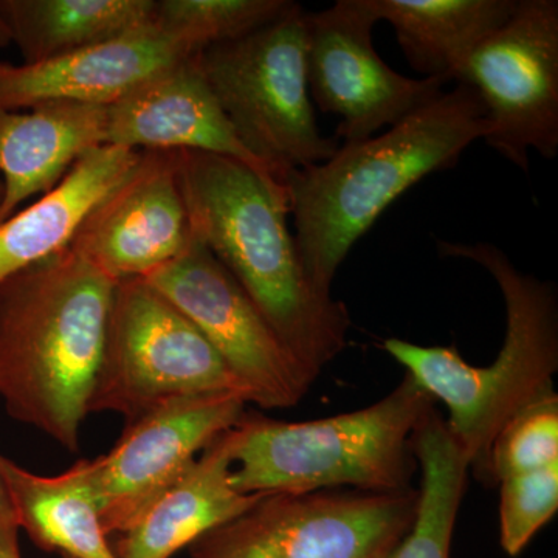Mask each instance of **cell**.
<instances>
[{"label":"cell","mask_w":558,"mask_h":558,"mask_svg":"<svg viewBox=\"0 0 558 558\" xmlns=\"http://www.w3.org/2000/svg\"><path fill=\"white\" fill-rule=\"evenodd\" d=\"M196 51L150 24L140 31L64 54L57 60L13 65L0 62V110L17 112L49 101L109 106Z\"/></svg>","instance_id":"obj_14"},{"label":"cell","mask_w":558,"mask_h":558,"mask_svg":"<svg viewBox=\"0 0 558 558\" xmlns=\"http://www.w3.org/2000/svg\"><path fill=\"white\" fill-rule=\"evenodd\" d=\"M499 543L519 557L558 509V462L499 481Z\"/></svg>","instance_id":"obj_25"},{"label":"cell","mask_w":558,"mask_h":558,"mask_svg":"<svg viewBox=\"0 0 558 558\" xmlns=\"http://www.w3.org/2000/svg\"><path fill=\"white\" fill-rule=\"evenodd\" d=\"M558 462V395L556 389L520 410L502 427L490 453L494 483L548 468Z\"/></svg>","instance_id":"obj_24"},{"label":"cell","mask_w":558,"mask_h":558,"mask_svg":"<svg viewBox=\"0 0 558 558\" xmlns=\"http://www.w3.org/2000/svg\"><path fill=\"white\" fill-rule=\"evenodd\" d=\"M140 154L117 145L92 149L36 204L0 223V282L69 248L81 223L126 178Z\"/></svg>","instance_id":"obj_18"},{"label":"cell","mask_w":558,"mask_h":558,"mask_svg":"<svg viewBox=\"0 0 558 558\" xmlns=\"http://www.w3.org/2000/svg\"><path fill=\"white\" fill-rule=\"evenodd\" d=\"M191 242L175 150H142L126 178L81 223L69 248L119 282L148 277Z\"/></svg>","instance_id":"obj_13"},{"label":"cell","mask_w":558,"mask_h":558,"mask_svg":"<svg viewBox=\"0 0 558 558\" xmlns=\"http://www.w3.org/2000/svg\"><path fill=\"white\" fill-rule=\"evenodd\" d=\"M295 5L290 0H156L153 24L202 51L244 38L286 16Z\"/></svg>","instance_id":"obj_23"},{"label":"cell","mask_w":558,"mask_h":558,"mask_svg":"<svg viewBox=\"0 0 558 558\" xmlns=\"http://www.w3.org/2000/svg\"><path fill=\"white\" fill-rule=\"evenodd\" d=\"M483 102L484 142L520 170L531 153L558 154V2L519 0L502 27L470 54L458 83Z\"/></svg>","instance_id":"obj_9"},{"label":"cell","mask_w":558,"mask_h":558,"mask_svg":"<svg viewBox=\"0 0 558 558\" xmlns=\"http://www.w3.org/2000/svg\"><path fill=\"white\" fill-rule=\"evenodd\" d=\"M156 0H0V46L14 43L24 64L123 38L150 24Z\"/></svg>","instance_id":"obj_20"},{"label":"cell","mask_w":558,"mask_h":558,"mask_svg":"<svg viewBox=\"0 0 558 558\" xmlns=\"http://www.w3.org/2000/svg\"><path fill=\"white\" fill-rule=\"evenodd\" d=\"M418 488L267 494L190 546L193 558H387L416 520Z\"/></svg>","instance_id":"obj_8"},{"label":"cell","mask_w":558,"mask_h":558,"mask_svg":"<svg viewBox=\"0 0 558 558\" xmlns=\"http://www.w3.org/2000/svg\"><path fill=\"white\" fill-rule=\"evenodd\" d=\"M436 400L405 374L366 409L306 422L244 413L230 429L231 486L240 494L400 492L418 470L414 433Z\"/></svg>","instance_id":"obj_5"},{"label":"cell","mask_w":558,"mask_h":558,"mask_svg":"<svg viewBox=\"0 0 558 558\" xmlns=\"http://www.w3.org/2000/svg\"><path fill=\"white\" fill-rule=\"evenodd\" d=\"M11 523L17 524V521L16 517H14L13 508H11L5 484H3L2 478H0V526H5V524Z\"/></svg>","instance_id":"obj_27"},{"label":"cell","mask_w":558,"mask_h":558,"mask_svg":"<svg viewBox=\"0 0 558 558\" xmlns=\"http://www.w3.org/2000/svg\"><path fill=\"white\" fill-rule=\"evenodd\" d=\"M113 288L70 248L0 282V398L70 451L90 413Z\"/></svg>","instance_id":"obj_3"},{"label":"cell","mask_w":558,"mask_h":558,"mask_svg":"<svg viewBox=\"0 0 558 558\" xmlns=\"http://www.w3.org/2000/svg\"><path fill=\"white\" fill-rule=\"evenodd\" d=\"M191 231L230 271L312 384L348 344L351 317L314 288L290 233L286 185L241 161L175 150Z\"/></svg>","instance_id":"obj_1"},{"label":"cell","mask_w":558,"mask_h":558,"mask_svg":"<svg viewBox=\"0 0 558 558\" xmlns=\"http://www.w3.org/2000/svg\"><path fill=\"white\" fill-rule=\"evenodd\" d=\"M62 558H73V557H69V556H62Z\"/></svg>","instance_id":"obj_29"},{"label":"cell","mask_w":558,"mask_h":558,"mask_svg":"<svg viewBox=\"0 0 558 558\" xmlns=\"http://www.w3.org/2000/svg\"><path fill=\"white\" fill-rule=\"evenodd\" d=\"M0 478L17 526L27 531L36 546L73 558H117L83 461L61 475L40 476L0 454Z\"/></svg>","instance_id":"obj_21"},{"label":"cell","mask_w":558,"mask_h":558,"mask_svg":"<svg viewBox=\"0 0 558 558\" xmlns=\"http://www.w3.org/2000/svg\"><path fill=\"white\" fill-rule=\"evenodd\" d=\"M413 450L422 473L416 520L387 558H453L451 539L468 487L469 462L436 409L418 424Z\"/></svg>","instance_id":"obj_22"},{"label":"cell","mask_w":558,"mask_h":558,"mask_svg":"<svg viewBox=\"0 0 558 558\" xmlns=\"http://www.w3.org/2000/svg\"><path fill=\"white\" fill-rule=\"evenodd\" d=\"M440 256L472 260L494 277L506 304V336L488 366H472L454 347H418L388 339L384 349L449 411L447 429L481 481L494 483L490 453L502 427L554 389L558 369V303L550 282L521 274L486 242L438 241Z\"/></svg>","instance_id":"obj_4"},{"label":"cell","mask_w":558,"mask_h":558,"mask_svg":"<svg viewBox=\"0 0 558 558\" xmlns=\"http://www.w3.org/2000/svg\"><path fill=\"white\" fill-rule=\"evenodd\" d=\"M376 24L368 0H339L306 13L311 100L339 117L333 137L340 145L395 126L440 97L447 84L409 78L385 64L373 46Z\"/></svg>","instance_id":"obj_11"},{"label":"cell","mask_w":558,"mask_h":558,"mask_svg":"<svg viewBox=\"0 0 558 558\" xmlns=\"http://www.w3.org/2000/svg\"><path fill=\"white\" fill-rule=\"evenodd\" d=\"M487 130L478 95L459 83L388 131L340 145L329 160L290 172L293 238L314 288L332 295L341 263L385 209L422 179L453 168Z\"/></svg>","instance_id":"obj_2"},{"label":"cell","mask_w":558,"mask_h":558,"mask_svg":"<svg viewBox=\"0 0 558 558\" xmlns=\"http://www.w3.org/2000/svg\"><path fill=\"white\" fill-rule=\"evenodd\" d=\"M197 54L109 105L106 143L135 150L216 154L275 180L238 137L197 64Z\"/></svg>","instance_id":"obj_15"},{"label":"cell","mask_w":558,"mask_h":558,"mask_svg":"<svg viewBox=\"0 0 558 558\" xmlns=\"http://www.w3.org/2000/svg\"><path fill=\"white\" fill-rule=\"evenodd\" d=\"M2 197H3V185H2V180H0V202H2Z\"/></svg>","instance_id":"obj_28"},{"label":"cell","mask_w":558,"mask_h":558,"mask_svg":"<svg viewBox=\"0 0 558 558\" xmlns=\"http://www.w3.org/2000/svg\"><path fill=\"white\" fill-rule=\"evenodd\" d=\"M143 279L207 337L247 392L248 403L292 409L307 395L310 377L236 279L196 238L178 259Z\"/></svg>","instance_id":"obj_10"},{"label":"cell","mask_w":558,"mask_h":558,"mask_svg":"<svg viewBox=\"0 0 558 558\" xmlns=\"http://www.w3.org/2000/svg\"><path fill=\"white\" fill-rule=\"evenodd\" d=\"M17 534L20 526L16 523L0 526V558H21Z\"/></svg>","instance_id":"obj_26"},{"label":"cell","mask_w":558,"mask_h":558,"mask_svg":"<svg viewBox=\"0 0 558 558\" xmlns=\"http://www.w3.org/2000/svg\"><path fill=\"white\" fill-rule=\"evenodd\" d=\"M234 392L171 400L126 422L109 453L83 461L106 534H121L146 506L244 416Z\"/></svg>","instance_id":"obj_12"},{"label":"cell","mask_w":558,"mask_h":558,"mask_svg":"<svg viewBox=\"0 0 558 558\" xmlns=\"http://www.w3.org/2000/svg\"><path fill=\"white\" fill-rule=\"evenodd\" d=\"M108 106L49 101L31 112L0 110V223L22 202L46 194L84 154L106 143Z\"/></svg>","instance_id":"obj_17"},{"label":"cell","mask_w":558,"mask_h":558,"mask_svg":"<svg viewBox=\"0 0 558 558\" xmlns=\"http://www.w3.org/2000/svg\"><path fill=\"white\" fill-rule=\"evenodd\" d=\"M247 392L207 337L146 279L116 282L90 413L134 421L171 400Z\"/></svg>","instance_id":"obj_7"},{"label":"cell","mask_w":558,"mask_h":558,"mask_svg":"<svg viewBox=\"0 0 558 558\" xmlns=\"http://www.w3.org/2000/svg\"><path fill=\"white\" fill-rule=\"evenodd\" d=\"M230 429L213 440L194 464L119 534L113 548L117 558H171L266 497L240 494L231 486Z\"/></svg>","instance_id":"obj_16"},{"label":"cell","mask_w":558,"mask_h":558,"mask_svg":"<svg viewBox=\"0 0 558 558\" xmlns=\"http://www.w3.org/2000/svg\"><path fill=\"white\" fill-rule=\"evenodd\" d=\"M307 11L216 44L197 64L245 148L286 185L290 172L329 160L340 142L319 132L307 81Z\"/></svg>","instance_id":"obj_6"},{"label":"cell","mask_w":558,"mask_h":558,"mask_svg":"<svg viewBox=\"0 0 558 558\" xmlns=\"http://www.w3.org/2000/svg\"><path fill=\"white\" fill-rule=\"evenodd\" d=\"M377 21L395 28L411 68L425 78L458 83L470 54L509 21L519 0H368Z\"/></svg>","instance_id":"obj_19"}]
</instances>
